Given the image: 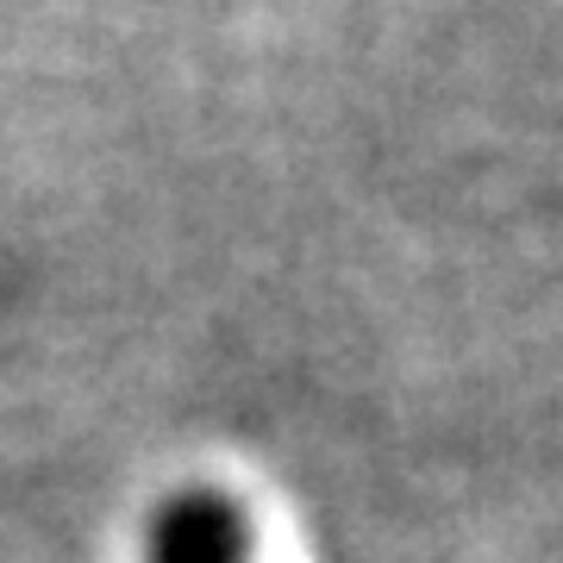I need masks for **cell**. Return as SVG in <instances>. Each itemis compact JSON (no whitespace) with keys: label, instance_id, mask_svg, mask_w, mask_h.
Wrapping results in <instances>:
<instances>
[{"label":"cell","instance_id":"obj_1","mask_svg":"<svg viewBox=\"0 0 563 563\" xmlns=\"http://www.w3.org/2000/svg\"><path fill=\"white\" fill-rule=\"evenodd\" d=\"M144 563H257L251 514L225 488H181L157 507Z\"/></svg>","mask_w":563,"mask_h":563}]
</instances>
